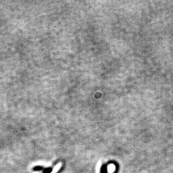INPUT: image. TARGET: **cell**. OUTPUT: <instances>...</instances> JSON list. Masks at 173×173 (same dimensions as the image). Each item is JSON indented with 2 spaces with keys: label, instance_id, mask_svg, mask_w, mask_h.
Wrapping results in <instances>:
<instances>
[{
  "label": "cell",
  "instance_id": "cell-1",
  "mask_svg": "<svg viewBox=\"0 0 173 173\" xmlns=\"http://www.w3.org/2000/svg\"><path fill=\"white\" fill-rule=\"evenodd\" d=\"M101 173H107V167L103 165L101 168Z\"/></svg>",
  "mask_w": 173,
  "mask_h": 173
},
{
  "label": "cell",
  "instance_id": "cell-2",
  "mask_svg": "<svg viewBox=\"0 0 173 173\" xmlns=\"http://www.w3.org/2000/svg\"><path fill=\"white\" fill-rule=\"evenodd\" d=\"M33 170L35 171H42V170H44V169L41 166H36L33 169Z\"/></svg>",
  "mask_w": 173,
  "mask_h": 173
},
{
  "label": "cell",
  "instance_id": "cell-3",
  "mask_svg": "<svg viewBox=\"0 0 173 173\" xmlns=\"http://www.w3.org/2000/svg\"><path fill=\"white\" fill-rule=\"evenodd\" d=\"M53 171L52 168H46L43 170V173H51Z\"/></svg>",
  "mask_w": 173,
  "mask_h": 173
}]
</instances>
